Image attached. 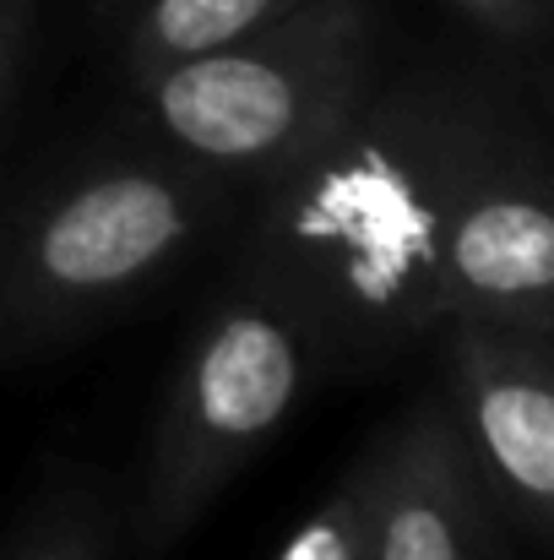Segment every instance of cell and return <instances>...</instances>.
Wrapping results in <instances>:
<instances>
[{"label": "cell", "instance_id": "6da1fadb", "mask_svg": "<svg viewBox=\"0 0 554 560\" xmlns=\"http://www.w3.org/2000/svg\"><path fill=\"white\" fill-rule=\"evenodd\" d=\"M522 170L473 115L391 104L359 109L294 170L272 212L278 250L321 294L369 327L446 322V272L479 196Z\"/></svg>", "mask_w": 554, "mask_h": 560}, {"label": "cell", "instance_id": "7a4b0ae2", "mask_svg": "<svg viewBox=\"0 0 554 560\" xmlns=\"http://www.w3.org/2000/svg\"><path fill=\"white\" fill-rule=\"evenodd\" d=\"M369 66V0H305L261 33L180 60L142 88L190 159L283 175L359 109Z\"/></svg>", "mask_w": 554, "mask_h": 560}, {"label": "cell", "instance_id": "3957f363", "mask_svg": "<svg viewBox=\"0 0 554 560\" xmlns=\"http://www.w3.org/2000/svg\"><path fill=\"white\" fill-rule=\"evenodd\" d=\"M299 343L267 311H228L196 343L169 397L148 474L142 534L153 550H169L196 523V512L228 485V474L278 430V419L299 397Z\"/></svg>", "mask_w": 554, "mask_h": 560}, {"label": "cell", "instance_id": "277c9868", "mask_svg": "<svg viewBox=\"0 0 554 560\" xmlns=\"http://www.w3.org/2000/svg\"><path fill=\"white\" fill-rule=\"evenodd\" d=\"M201 223V186L169 170H109L66 190L22 240V305H82L164 267Z\"/></svg>", "mask_w": 554, "mask_h": 560}, {"label": "cell", "instance_id": "5b68a950", "mask_svg": "<svg viewBox=\"0 0 554 560\" xmlns=\"http://www.w3.org/2000/svg\"><path fill=\"white\" fill-rule=\"evenodd\" d=\"M451 397H457V430H462L479 474H490L500 501L528 523L533 539H544L554 512L550 343L522 327L457 322Z\"/></svg>", "mask_w": 554, "mask_h": 560}, {"label": "cell", "instance_id": "8992f818", "mask_svg": "<svg viewBox=\"0 0 554 560\" xmlns=\"http://www.w3.org/2000/svg\"><path fill=\"white\" fill-rule=\"evenodd\" d=\"M365 479V560H484V474L446 408L397 424Z\"/></svg>", "mask_w": 554, "mask_h": 560}, {"label": "cell", "instance_id": "52a82bcc", "mask_svg": "<svg viewBox=\"0 0 554 560\" xmlns=\"http://www.w3.org/2000/svg\"><path fill=\"white\" fill-rule=\"evenodd\" d=\"M294 5H305V0H148L131 27V44H126L131 77L148 82L180 60L228 49V44L261 33L267 22L288 16Z\"/></svg>", "mask_w": 554, "mask_h": 560}, {"label": "cell", "instance_id": "ba28073f", "mask_svg": "<svg viewBox=\"0 0 554 560\" xmlns=\"http://www.w3.org/2000/svg\"><path fill=\"white\" fill-rule=\"evenodd\" d=\"M278 560H365V479L354 474L327 506L283 545Z\"/></svg>", "mask_w": 554, "mask_h": 560}, {"label": "cell", "instance_id": "9c48e42d", "mask_svg": "<svg viewBox=\"0 0 554 560\" xmlns=\"http://www.w3.org/2000/svg\"><path fill=\"white\" fill-rule=\"evenodd\" d=\"M451 5L506 44H539L550 22V0H451Z\"/></svg>", "mask_w": 554, "mask_h": 560}, {"label": "cell", "instance_id": "30bf717a", "mask_svg": "<svg viewBox=\"0 0 554 560\" xmlns=\"http://www.w3.org/2000/svg\"><path fill=\"white\" fill-rule=\"evenodd\" d=\"M27 22H33V0H0V93H5L16 60H22Z\"/></svg>", "mask_w": 554, "mask_h": 560}, {"label": "cell", "instance_id": "8fae6325", "mask_svg": "<svg viewBox=\"0 0 554 560\" xmlns=\"http://www.w3.org/2000/svg\"><path fill=\"white\" fill-rule=\"evenodd\" d=\"M49 560H76V556H49Z\"/></svg>", "mask_w": 554, "mask_h": 560}]
</instances>
